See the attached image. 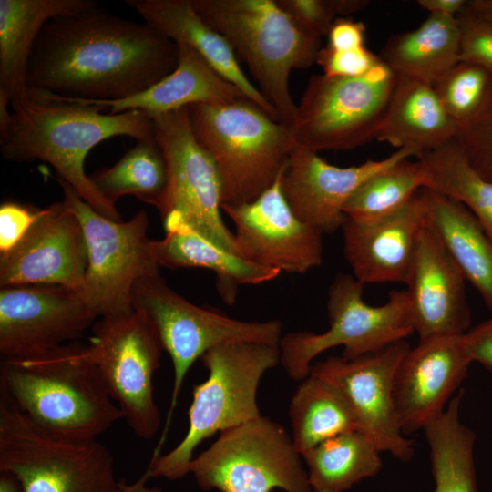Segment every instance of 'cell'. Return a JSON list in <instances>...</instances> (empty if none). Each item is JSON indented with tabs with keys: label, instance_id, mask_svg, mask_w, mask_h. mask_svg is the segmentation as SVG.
I'll use <instances>...</instances> for the list:
<instances>
[{
	"label": "cell",
	"instance_id": "cell-1",
	"mask_svg": "<svg viewBox=\"0 0 492 492\" xmlns=\"http://www.w3.org/2000/svg\"><path fill=\"white\" fill-rule=\"evenodd\" d=\"M178 56L177 44L149 24L97 6L44 26L29 57L26 85L61 97L118 100L173 72Z\"/></svg>",
	"mask_w": 492,
	"mask_h": 492
},
{
	"label": "cell",
	"instance_id": "cell-2",
	"mask_svg": "<svg viewBox=\"0 0 492 492\" xmlns=\"http://www.w3.org/2000/svg\"><path fill=\"white\" fill-rule=\"evenodd\" d=\"M9 112L8 119L0 127V152L4 159L48 162L58 178L98 213L122 220L116 205L102 197L86 174L85 159L96 145L109 138L154 139V124L149 115L142 110L109 114L95 106L31 90L15 97Z\"/></svg>",
	"mask_w": 492,
	"mask_h": 492
},
{
	"label": "cell",
	"instance_id": "cell-3",
	"mask_svg": "<svg viewBox=\"0 0 492 492\" xmlns=\"http://www.w3.org/2000/svg\"><path fill=\"white\" fill-rule=\"evenodd\" d=\"M84 346L72 342L38 356L4 358L1 399L52 434L96 439L123 415Z\"/></svg>",
	"mask_w": 492,
	"mask_h": 492
},
{
	"label": "cell",
	"instance_id": "cell-4",
	"mask_svg": "<svg viewBox=\"0 0 492 492\" xmlns=\"http://www.w3.org/2000/svg\"><path fill=\"white\" fill-rule=\"evenodd\" d=\"M190 2L245 62L259 91L289 128L297 109L289 87L291 72L316 62L321 38L302 30L276 0Z\"/></svg>",
	"mask_w": 492,
	"mask_h": 492
},
{
	"label": "cell",
	"instance_id": "cell-5",
	"mask_svg": "<svg viewBox=\"0 0 492 492\" xmlns=\"http://www.w3.org/2000/svg\"><path fill=\"white\" fill-rule=\"evenodd\" d=\"M188 108L192 131L218 168L221 207L254 200L286 169L295 147L289 128L251 101Z\"/></svg>",
	"mask_w": 492,
	"mask_h": 492
},
{
	"label": "cell",
	"instance_id": "cell-6",
	"mask_svg": "<svg viewBox=\"0 0 492 492\" xmlns=\"http://www.w3.org/2000/svg\"><path fill=\"white\" fill-rule=\"evenodd\" d=\"M200 359L209 374L193 388L188 432L173 449L152 456L145 471L149 477H183L201 442L261 415L257 390L262 375L280 364V349L275 344L231 342L209 350Z\"/></svg>",
	"mask_w": 492,
	"mask_h": 492
},
{
	"label": "cell",
	"instance_id": "cell-7",
	"mask_svg": "<svg viewBox=\"0 0 492 492\" xmlns=\"http://www.w3.org/2000/svg\"><path fill=\"white\" fill-rule=\"evenodd\" d=\"M0 472L14 476L20 492H120L104 445L52 434L2 399Z\"/></svg>",
	"mask_w": 492,
	"mask_h": 492
},
{
	"label": "cell",
	"instance_id": "cell-8",
	"mask_svg": "<svg viewBox=\"0 0 492 492\" xmlns=\"http://www.w3.org/2000/svg\"><path fill=\"white\" fill-rule=\"evenodd\" d=\"M364 286L354 275H336L327 293L329 328L321 333L304 331L282 336L280 364L292 379L306 378L313 359L331 348L343 346L342 357L353 360L414 333L406 290L392 291L385 303L373 306L364 300Z\"/></svg>",
	"mask_w": 492,
	"mask_h": 492
},
{
	"label": "cell",
	"instance_id": "cell-9",
	"mask_svg": "<svg viewBox=\"0 0 492 492\" xmlns=\"http://www.w3.org/2000/svg\"><path fill=\"white\" fill-rule=\"evenodd\" d=\"M132 306L149 322L174 369L170 405L157 453L165 441L184 378L196 360L222 343L253 342L279 345L282 336L280 321H243L197 306L169 288L160 275L136 283Z\"/></svg>",
	"mask_w": 492,
	"mask_h": 492
},
{
	"label": "cell",
	"instance_id": "cell-10",
	"mask_svg": "<svg viewBox=\"0 0 492 492\" xmlns=\"http://www.w3.org/2000/svg\"><path fill=\"white\" fill-rule=\"evenodd\" d=\"M64 203L82 226L87 266L80 294L97 318L117 317L133 312L132 291L143 279L159 275L160 266L151 252L149 218L144 210L129 220L108 219L87 203L66 181L57 178Z\"/></svg>",
	"mask_w": 492,
	"mask_h": 492
},
{
	"label": "cell",
	"instance_id": "cell-11",
	"mask_svg": "<svg viewBox=\"0 0 492 492\" xmlns=\"http://www.w3.org/2000/svg\"><path fill=\"white\" fill-rule=\"evenodd\" d=\"M190 473L203 490L313 492L292 436L263 415L220 432L193 457Z\"/></svg>",
	"mask_w": 492,
	"mask_h": 492
},
{
	"label": "cell",
	"instance_id": "cell-12",
	"mask_svg": "<svg viewBox=\"0 0 492 492\" xmlns=\"http://www.w3.org/2000/svg\"><path fill=\"white\" fill-rule=\"evenodd\" d=\"M151 118L168 169L166 190L157 208L165 231L186 227L242 256L234 233L221 217L222 186L218 168L192 131L189 108Z\"/></svg>",
	"mask_w": 492,
	"mask_h": 492
},
{
	"label": "cell",
	"instance_id": "cell-13",
	"mask_svg": "<svg viewBox=\"0 0 492 492\" xmlns=\"http://www.w3.org/2000/svg\"><path fill=\"white\" fill-rule=\"evenodd\" d=\"M396 81L383 60L360 77L312 76L289 127L295 147L346 150L375 138Z\"/></svg>",
	"mask_w": 492,
	"mask_h": 492
},
{
	"label": "cell",
	"instance_id": "cell-14",
	"mask_svg": "<svg viewBox=\"0 0 492 492\" xmlns=\"http://www.w3.org/2000/svg\"><path fill=\"white\" fill-rule=\"evenodd\" d=\"M160 341L138 311L99 318L93 324L84 356L100 370L123 419L139 438H153L160 413L153 395V376L160 364Z\"/></svg>",
	"mask_w": 492,
	"mask_h": 492
},
{
	"label": "cell",
	"instance_id": "cell-15",
	"mask_svg": "<svg viewBox=\"0 0 492 492\" xmlns=\"http://www.w3.org/2000/svg\"><path fill=\"white\" fill-rule=\"evenodd\" d=\"M405 340L353 360L328 357L313 364L310 374L332 384L344 398L358 425L380 452L407 462L414 442L403 434L393 401V379L410 349Z\"/></svg>",
	"mask_w": 492,
	"mask_h": 492
},
{
	"label": "cell",
	"instance_id": "cell-16",
	"mask_svg": "<svg viewBox=\"0 0 492 492\" xmlns=\"http://www.w3.org/2000/svg\"><path fill=\"white\" fill-rule=\"evenodd\" d=\"M97 319L79 291L56 285L0 290V353L27 358L80 337Z\"/></svg>",
	"mask_w": 492,
	"mask_h": 492
},
{
	"label": "cell",
	"instance_id": "cell-17",
	"mask_svg": "<svg viewBox=\"0 0 492 492\" xmlns=\"http://www.w3.org/2000/svg\"><path fill=\"white\" fill-rule=\"evenodd\" d=\"M284 170L254 200L221 208L244 258L280 272L303 274L322 264L323 234L292 211L282 190Z\"/></svg>",
	"mask_w": 492,
	"mask_h": 492
},
{
	"label": "cell",
	"instance_id": "cell-18",
	"mask_svg": "<svg viewBox=\"0 0 492 492\" xmlns=\"http://www.w3.org/2000/svg\"><path fill=\"white\" fill-rule=\"evenodd\" d=\"M87 266L82 226L62 200L37 210L24 237L0 253V285H56L80 292Z\"/></svg>",
	"mask_w": 492,
	"mask_h": 492
},
{
	"label": "cell",
	"instance_id": "cell-19",
	"mask_svg": "<svg viewBox=\"0 0 492 492\" xmlns=\"http://www.w3.org/2000/svg\"><path fill=\"white\" fill-rule=\"evenodd\" d=\"M463 335L419 339L398 364L393 401L405 436L424 430L441 415L466 377L472 362Z\"/></svg>",
	"mask_w": 492,
	"mask_h": 492
},
{
	"label": "cell",
	"instance_id": "cell-20",
	"mask_svg": "<svg viewBox=\"0 0 492 492\" xmlns=\"http://www.w3.org/2000/svg\"><path fill=\"white\" fill-rule=\"evenodd\" d=\"M411 156H415L412 150L400 149L379 160L338 167L317 152L294 147L282 176V190L300 220L323 234L333 233L342 228L344 207L365 180Z\"/></svg>",
	"mask_w": 492,
	"mask_h": 492
},
{
	"label": "cell",
	"instance_id": "cell-21",
	"mask_svg": "<svg viewBox=\"0 0 492 492\" xmlns=\"http://www.w3.org/2000/svg\"><path fill=\"white\" fill-rule=\"evenodd\" d=\"M427 224L424 189L397 210L361 220L346 216L342 231L344 256L354 277L368 283L408 281L419 236Z\"/></svg>",
	"mask_w": 492,
	"mask_h": 492
},
{
	"label": "cell",
	"instance_id": "cell-22",
	"mask_svg": "<svg viewBox=\"0 0 492 492\" xmlns=\"http://www.w3.org/2000/svg\"><path fill=\"white\" fill-rule=\"evenodd\" d=\"M462 273L426 224L420 233L407 285L419 339L465 334L471 323Z\"/></svg>",
	"mask_w": 492,
	"mask_h": 492
},
{
	"label": "cell",
	"instance_id": "cell-23",
	"mask_svg": "<svg viewBox=\"0 0 492 492\" xmlns=\"http://www.w3.org/2000/svg\"><path fill=\"white\" fill-rule=\"evenodd\" d=\"M175 43L179 49L176 68L138 94L113 101L61 99V97H54L95 106L105 111L108 109L109 114L142 110L150 118L193 104H219L246 98L237 87L219 74L196 50L184 43Z\"/></svg>",
	"mask_w": 492,
	"mask_h": 492
},
{
	"label": "cell",
	"instance_id": "cell-24",
	"mask_svg": "<svg viewBox=\"0 0 492 492\" xmlns=\"http://www.w3.org/2000/svg\"><path fill=\"white\" fill-rule=\"evenodd\" d=\"M97 6L94 0H0V127L12 101L27 94L28 61L44 26Z\"/></svg>",
	"mask_w": 492,
	"mask_h": 492
},
{
	"label": "cell",
	"instance_id": "cell-25",
	"mask_svg": "<svg viewBox=\"0 0 492 492\" xmlns=\"http://www.w3.org/2000/svg\"><path fill=\"white\" fill-rule=\"evenodd\" d=\"M126 3L145 23L174 42L184 43L196 50L247 99L279 121L275 109L244 74L231 46L201 19L190 0H128Z\"/></svg>",
	"mask_w": 492,
	"mask_h": 492
},
{
	"label": "cell",
	"instance_id": "cell-26",
	"mask_svg": "<svg viewBox=\"0 0 492 492\" xmlns=\"http://www.w3.org/2000/svg\"><path fill=\"white\" fill-rule=\"evenodd\" d=\"M457 129L433 85L397 76L375 139L417 157L454 139Z\"/></svg>",
	"mask_w": 492,
	"mask_h": 492
},
{
	"label": "cell",
	"instance_id": "cell-27",
	"mask_svg": "<svg viewBox=\"0 0 492 492\" xmlns=\"http://www.w3.org/2000/svg\"><path fill=\"white\" fill-rule=\"evenodd\" d=\"M424 190L427 225L492 312V240L464 205L428 189Z\"/></svg>",
	"mask_w": 492,
	"mask_h": 492
},
{
	"label": "cell",
	"instance_id": "cell-28",
	"mask_svg": "<svg viewBox=\"0 0 492 492\" xmlns=\"http://www.w3.org/2000/svg\"><path fill=\"white\" fill-rule=\"evenodd\" d=\"M151 252L161 267L204 268L215 272L222 299L232 304L241 285H259L281 272L231 253L186 227L166 231L165 237L151 241Z\"/></svg>",
	"mask_w": 492,
	"mask_h": 492
},
{
	"label": "cell",
	"instance_id": "cell-29",
	"mask_svg": "<svg viewBox=\"0 0 492 492\" xmlns=\"http://www.w3.org/2000/svg\"><path fill=\"white\" fill-rule=\"evenodd\" d=\"M456 17L429 15L415 29L392 36L381 59L399 77L430 85L460 60Z\"/></svg>",
	"mask_w": 492,
	"mask_h": 492
},
{
	"label": "cell",
	"instance_id": "cell-30",
	"mask_svg": "<svg viewBox=\"0 0 492 492\" xmlns=\"http://www.w3.org/2000/svg\"><path fill=\"white\" fill-rule=\"evenodd\" d=\"M463 390L425 428L434 492H477L474 457L476 435L460 420Z\"/></svg>",
	"mask_w": 492,
	"mask_h": 492
},
{
	"label": "cell",
	"instance_id": "cell-31",
	"mask_svg": "<svg viewBox=\"0 0 492 492\" xmlns=\"http://www.w3.org/2000/svg\"><path fill=\"white\" fill-rule=\"evenodd\" d=\"M380 451L362 432L331 437L302 455L313 492H345L383 467Z\"/></svg>",
	"mask_w": 492,
	"mask_h": 492
},
{
	"label": "cell",
	"instance_id": "cell-32",
	"mask_svg": "<svg viewBox=\"0 0 492 492\" xmlns=\"http://www.w3.org/2000/svg\"><path fill=\"white\" fill-rule=\"evenodd\" d=\"M289 417L293 445L301 455L339 434L359 431L342 395L332 384L311 374L295 390Z\"/></svg>",
	"mask_w": 492,
	"mask_h": 492
},
{
	"label": "cell",
	"instance_id": "cell-33",
	"mask_svg": "<svg viewBox=\"0 0 492 492\" xmlns=\"http://www.w3.org/2000/svg\"><path fill=\"white\" fill-rule=\"evenodd\" d=\"M416 158L428 173L425 189L464 205L492 240V182L470 165L455 138Z\"/></svg>",
	"mask_w": 492,
	"mask_h": 492
},
{
	"label": "cell",
	"instance_id": "cell-34",
	"mask_svg": "<svg viewBox=\"0 0 492 492\" xmlns=\"http://www.w3.org/2000/svg\"><path fill=\"white\" fill-rule=\"evenodd\" d=\"M91 181L111 204L122 196L133 195L158 208L166 190L168 169L156 141H137L117 163L95 172Z\"/></svg>",
	"mask_w": 492,
	"mask_h": 492
},
{
	"label": "cell",
	"instance_id": "cell-35",
	"mask_svg": "<svg viewBox=\"0 0 492 492\" xmlns=\"http://www.w3.org/2000/svg\"><path fill=\"white\" fill-rule=\"evenodd\" d=\"M428 173L424 163L403 159L365 180L344 207L346 216L361 220L390 214L427 188Z\"/></svg>",
	"mask_w": 492,
	"mask_h": 492
},
{
	"label": "cell",
	"instance_id": "cell-36",
	"mask_svg": "<svg viewBox=\"0 0 492 492\" xmlns=\"http://www.w3.org/2000/svg\"><path fill=\"white\" fill-rule=\"evenodd\" d=\"M433 86L446 111L459 127L474 118L485 104L492 87V71L459 60Z\"/></svg>",
	"mask_w": 492,
	"mask_h": 492
},
{
	"label": "cell",
	"instance_id": "cell-37",
	"mask_svg": "<svg viewBox=\"0 0 492 492\" xmlns=\"http://www.w3.org/2000/svg\"><path fill=\"white\" fill-rule=\"evenodd\" d=\"M455 140L470 165L492 182V87L477 116L458 127Z\"/></svg>",
	"mask_w": 492,
	"mask_h": 492
},
{
	"label": "cell",
	"instance_id": "cell-38",
	"mask_svg": "<svg viewBox=\"0 0 492 492\" xmlns=\"http://www.w3.org/2000/svg\"><path fill=\"white\" fill-rule=\"evenodd\" d=\"M456 18L461 33L460 60L476 63L492 71V25L466 8Z\"/></svg>",
	"mask_w": 492,
	"mask_h": 492
},
{
	"label": "cell",
	"instance_id": "cell-39",
	"mask_svg": "<svg viewBox=\"0 0 492 492\" xmlns=\"http://www.w3.org/2000/svg\"><path fill=\"white\" fill-rule=\"evenodd\" d=\"M381 61V57L366 46L349 50H333L324 46L321 48L316 63L327 77H355L368 73Z\"/></svg>",
	"mask_w": 492,
	"mask_h": 492
},
{
	"label": "cell",
	"instance_id": "cell-40",
	"mask_svg": "<svg viewBox=\"0 0 492 492\" xmlns=\"http://www.w3.org/2000/svg\"><path fill=\"white\" fill-rule=\"evenodd\" d=\"M297 25L308 34L327 36L338 15L335 0H276Z\"/></svg>",
	"mask_w": 492,
	"mask_h": 492
},
{
	"label": "cell",
	"instance_id": "cell-41",
	"mask_svg": "<svg viewBox=\"0 0 492 492\" xmlns=\"http://www.w3.org/2000/svg\"><path fill=\"white\" fill-rule=\"evenodd\" d=\"M37 210L16 202L0 207V253L11 250L26 234L36 217Z\"/></svg>",
	"mask_w": 492,
	"mask_h": 492
},
{
	"label": "cell",
	"instance_id": "cell-42",
	"mask_svg": "<svg viewBox=\"0 0 492 492\" xmlns=\"http://www.w3.org/2000/svg\"><path fill=\"white\" fill-rule=\"evenodd\" d=\"M463 340L470 361L492 374V317L469 329Z\"/></svg>",
	"mask_w": 492,
	"mask_h": 492
},
{
	"label": "cell",
	"instance_id": "cell-43",
	"mask_svg": "<svg viewBox=\"0 0 492 492\" xmlns=\"http://www.w3.org/2000/svg\"><path fill=\"white\" fill-rule=\"evenodd\" d=\"M328 46L333 50H349L365 46V26L349 18H336L328 34Z\"/></svg>",
	"mask_w": 492,
	"mask_h": 492
},
{
	"label": "cell",
	"instance_id": "cell-44",
	"mask_svg": "<svg viewBox=\"0 0 492 492\" xmlns=\"http://www.w3.org/2000/svg\"><path fill=\"white\" fill-rule=\"evenodd\" d=\"M418 5L430 15L456 17L465 8V0H419Z\"/></svg>",
	"mask_w": 492,
	"mask_h": 492
},
{
	"label": "cell",
	"instance_id": "cell-45",
	"mask_svg": "<svg viewBox=\"0 0 492 492\" xmlns=\"http://www.w3.org/2000/svg\"><path fill=\"white\" fill-rule=\"evenodd\" d=\"M466 8L477 17L492 25V0H470L467 1Z\"/></svg>",
	"mask_w": 492,
	"mask_h": 492
},
{
	"label": "cell",
	"instance_id": "cell-46",
	"mask_svg": "<svg viewBox=\"0 0 492 492\" xmlns=\"http://www.w3.org/2000/svg\"><path fill=\"white\" fill-rule=\"evenodd\" d=\"M368 4L365 0H335L338 15H344L358 12Z\"/></svg>",
	"mask_w": 492,
	"mask_h": 492
},
{
	"label": "cell",
	"instance_id": "cell-47",
	"mask_svg": "<svg viewBox=\"0 0 492 492\" xmlns=\"http://www.w3.org/2000/svg\"><path fill=\"white\" fill-rule=\"evenodd\" d=\"M149 477L144 473L134 484H128L124 480L120 483V492H162L158 487H148L146 482Z\"/></svg>",
	"mask_w": 492,
	"mask_h": 492
},
{
	"label": "cell",
	"instance_id": "cell-48",
	"mask_svg": "<svg viewBox=\"0 0 492 492\" xmlns=\"http://www.w3.org/2000/svg\"><path fill=\"white\" fill-rule=\"evenodd\" d=\"M0 492H20L18 482L14 476L0 472Z\"/></svg>",
	"mask_w": 492,
	"mask_h": 492
}]
</instances>
